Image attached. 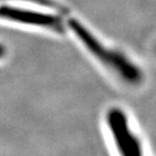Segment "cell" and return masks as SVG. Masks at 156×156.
I'll return each instance as SVG.
<instances>
[{
  "mask_svg": "<svg viewBox=\"0 0 156 156\" xmlns=\"http://www.w3.org/2000/svg\"><path fill=\"white\" fill-rule=\"evenodd\" d=\"M68 27L87 51L108 69L116 73L120 79L131 85H137L142 81L143 73L136 64L122 53L104 45L78 20L69 18Z\"/></svg>",
  "mask_w": 156,
  "mask_h": 156,
  "instance_id": "obj_1",
  "label": "cell"
},
{
  "mask_svg": "<svg viewBox=\"0 0 156 156\" xmlns=\"http://www.w3.org/2000/svg\"><path fill=\"white\" fill-rule=\"evenodd\" d=\"M107 123L115 144L121 154H142L141 142L139 141L138 137L133 133L124 111L118 108H111L107 115Z\"/></svg>",
  "mask_w": 156,
  "mask_h": 156,
  "instance_id": "obj_2",
  "label": "cell"
},
{
  "mask_svg": "<svg viewBox=\"0 0 156 156\" xmlns=\"http://www.w3.org/2000/svg\"><path fill=\"white\" fill-rule=\"evenodd\" d=\"M0 18H4V20L14 21V23L45 27V29L57 33H62L64 30L63 23L59 16L49 13H43V12L30 11L27 9L12 7V6H0Z\"/></svg>",
  "mask_w": 156,
  "mask_h": 156,
  "instance_id": "obj_3",
  "label": "cell"
},
{
  "mask_svg": "<svg viewBox=\"0 0 156 156\" xmlns=\"http://www.w3.org/2000/svg\"><path fill=\"white\" fill-rule=\"evenodd\" d=\"M30 1H34V2H37L39 4H42V5H45V6H50V7H57V3L51 1V0H30Z\"/></svg>",
  "mask_w": 156,
  "mask_h": 156,
  "instance_id": "obj_4",
  "label": "cell"
},
{
  "mask_svg": "<svg viewBox=\"0 0 156 156\" xmlns=\"http://www.w3.org/2000/svg\"><path fill=\"white\" fill-rule=\"evenodd\" d=\"M5 53H6V50L4 48V46L3 45H0V58H2L3 56L5 55Z\"/></svg>",
  "mask_w": 156,
  "mask_h": 156,
  "instance_id": "obj_5",
  "label": "cell"
}]
</instances>
